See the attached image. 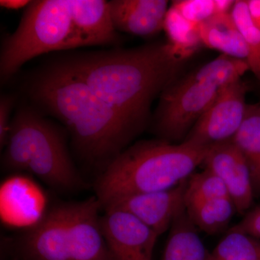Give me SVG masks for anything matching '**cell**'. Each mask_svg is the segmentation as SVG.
<instances>
[{
	"instance_id": "8",
	"label": "cell",
	"mask_w": 260,
	"mask_h": 260,
	"mask_svg": "<svg viewBox=\"0 0 260 260\" xmlns=\"http://www.w3.org/2000/svg\"><path fill=\"white\" fill-rule=\"evenodd\" d=\"M104 238L115 260H152L158 236L125 210L107 208L101 217Z\"/></svg>"
},
{
	"instance_id": "29",
	"label": "cell",
	"mask_w": 260,
	"mask_h": 260,
	"mask_svg": "<svg viewBox=\"0 0 260 260\" xmlns=\"http://www.w3.org/2000/svg\"><path fill=\"white\" fill-rule=\"evenodd\" d=\"M30 2L28 0H1L0 5L8 10H17L26 8Z\"/></svg>"
},
{
	"instance_id": "6",
	"label": "cell",
	"mask_w": 260,
	"mask_h": 260,
	"mask_svg": "<svg viewBox=\"0 0 260 260\" xmlns=\"http://www.w3.org/2000/svg\"><path fill=\"white\" fill-rule=\"evenodd\" d=\"M219 89L205 83L180 80L173 83L160 95L155 130L161 140H180L208 110Z\"/></svg>"
},
{
	"instance_id": "27",
	"label": "cell",
	"mask_w": 260,
	"mask_h": 260,
	"mask_svg": "<svg viewBox=\"0 0 260 260\" xmlns=\"http://www.w3.org/2000/svg\"><path fill=\"white\" fill-rule=\"evenodd\" d=\"M246 4L251 19L260 28V0H247Z\"/></svg>"
},
{
	"instance_id": "25",
	"label": "cell",
	"mask_w": 260,
	"mask_h": 260,
	"mask_svg": "<svg viewBox=\"0 0 260 260\" xmlns=\"http://www.w3.org/2000/svg\"><path fill=\"white\" fill-rule=\"evenodd\" d=\"M15 104V97L11 95H3L0 99V146L4 148L9 137L12 120V109Z\"/></svg>"
},
{
	"instance_id": "22",
	"label": "cell",
	"mask_w": 260,
	"mask_h": 260,
	"mask_svg": "<svg viewBox=\"0 0 260 260\" xmlns=\"http://www.w3.org/2000/svg\"><path fill=\"white\" fill-rule=\"evenodd\" d=\"M232 15L245 42L248 51L246 61L260 81V28L251 19L246 1H236Z\"/></svg>"
},
{
	"instance_id": "12",
	"label": "cell",
	"mask_w": 260,
	"mask_h": 260,
	"mask_svg": "<svg viewBox=\"0 0 260 260\" xmlns=\"http://www.w3.org/2000/svg\"><path fill=\"white\" fill-rule=\"evenodd\" d=\"M203 165L223 181L237 213L250 208L254 192L250 169L232 140L212 147Z\"/></svg>"
},
{
	"instance_id": "24",
	"label": "cell",
	"mask_w": 260,
	"mask_h": 260,
	"mask_svg": "<svg viewBox=\"0 0 260 260\" xmlns=\"http://www.w3.org/2000/svg\"><path fill=\"white\" fill-rule=\"evenodd\" d=\"M172 6L186 20L199 25L215 15V0H179L173 2Z\"/></svg>"
},
{
	"instance_id": "23",
	"label": "cell",
	"mask_w": 260,
	"mask_h": 260,
	"mask_svg": "<svg viewBox=\"0 0 260 260\" xmlns=\"http://www.w3.org/2000/svg\"><path fill=\"white\" fill-rule=\"evenodd\" d=\"M229 197L223 181L208 169L194 173L188 179L186 205ZM230 198V197H229Z\"/></svg>"
},
{
	"instance_id": "15",
	"label": "cell",
	"mask_w": 260,
	"mask_h": 260,
	"mask_svg": "<svg viewBox=\"0 0 260 260\" xmlns=\"http://www.w3.org/2000/svg\"><path fill=\"white\" fill-rule=\"evenodd\" d=\"M200 35L203 45L220 51L222 54L247 59L245 42L232 13L214 15L200 24Z\"/></svg>"
},
{
	"instance_id": "2",
	"label": "cell",
	"mask_w": 260,
	"mask_h": 260,
	"mask_svg": "<svg viewBox=\"0 0 260 260\" xmlns=\"http://www.w3.org/2000/svg\"><path fill=\"white\" fill-rule=\"evenodd\" d=\"M28 96L69 129L77 153L93 164H105L121 153L137 133L88 84L56 60L29 80Z\"/></svg>"
},
{
	"instance_id": "9",
	"label": "cell",
	"mask_w": 260,
	"mask_h": 260,
	"mask_svg": "<svg viewBox=\"0 0 260 260\" xmlns=\"http://www.w3.org/2000/svg\"><path fill=\"white\" fill-rule=\"evenodd\" d=\"M70 204L52 208L20 239L18 260H70Z\"/></svg>"
},
{
	"instance_id": "1",
	"label": "cell",
	"mask_w": 260,
	"mask_h": 260,
	"mask_svg": "<svg viewBox=\"0 0 260 260\" xmlns=\"http://www.w3.org/2000/svg\"><path fill=\"white\" fill-rule=\"evenodd\" d=\"M88 84L137 134L152 103L174 83L184 59L169 44L78 53L58 60Z\"/></svg>"
},
{
	"instance_id": "18",
	"label": "cell",
	"mask_w": 260,
	"mask_h": 260,
	"mask_svg": "<svg viewBox=\"0 0 260 260\" xmlns=\"http://www.w3.org/2000/svg\"><path fill=\"white\" fill-rule=\"evenodd\" d=\"M236 212L229 197L186 205V213L191 223L210 235L226 229Z\"/></svg>"
},
{
	"instance_id": "21",
	"label": "cell",
	"mask_w": 260,
	"mask_h": 260,
	"mask_svg": "<svg viewBox=\"0 0 260 260\" xmlns=\"http://www.w3.org/2000/svg\"><path fill=\"white\" fill-rule=\"evenodd\" d=\"M206 260H260V239L229 229Z\"/></svg>"
},
{
	"instance_id": "11",
	"label": "cell",
	"mask_w": 260,
	"mask_h": 260,
	"mask_svg": "<svg viewBox=\"0 0 260 260\" xmlns=\"http://www.w3.org/2000/svg\"><path fill=\"white\" fill-rule=\"evenodd\" d=\"M96 198L70 204V260H115L103 234Z\"/></svg>"
},
{
	"instance_id": "16",
	"label": "cell",
	"mask_w": 260,
	"mask_h": 260,
	"mask_svg": "<svg viewBox=\"0 0 260 260\" xmlns=\"http://www.w3.org/2000/svg\"><path fill=\"white\" fill-rule=\"evenodd\" d=\"M162 260H206L208 251L185 211L171 227Z\"/></svg>"
},
{
	"instance_id": "26",
	"label": "cell",
	"mask_w": 260,
	"mask_h": 260,
	"mask_svg": "<svg viewBox=\"0 0 260 260\" xmlns=\"http://www.w3.org/2000/svg\"><path fill=\"white\" fill-rule=\"evenodd\" d=\"M230 229L245 233L260 239V205L246 214L242 221Z\"/></svg>"
},
{
	"instance_id": "14",
	"label": "cell",
	"mask_w": 260,
	"mask_h": 260,
	"mask_svg": "<svg viewBox=\"0 0 260 260\" xmlns=\"http://www.w3.org/2000/svg\"><path fill=\"white\" fill-rule=\"evenodd\" d=\"M72 18L86 47L114 45L119 43L109 2L105 0H68Z\"/></svg>"
},
{
	"instance_id": "7",
	"label": "cell",
	"mask_w": 260,
	"mask_h": 260,
	"mask_svg": "<svg viewBox=\"0 0 260 260\" xmlns=\"http://www.w3.org/2000/svg\"><path fill=\"white\" fill-rule=\"evenodd\" d=\"M247 90V85L242 80L219 89L211 105L184 141L205 148L232 141L245 116Z\"/></svg>"
},
{
	"instance_id": "4",
	"label": "cell",
	"mask_w": 260,
	"mask_h": 260,
	"mask_svg": "<svg viewBox=\"0 0 260 260\" xmlns=\"http://www.w3.org/2000/svg\"><path fill=\"white\" fill-rule=\"evenodd\" d=\"M5 148L2 160L7 170L31 172L61 190H72L82 184L62 132L34 108H18Z\"/></svg>"
},
{
	"instance_id": "20",
	"label": "cell",
	"mask_w": 260,
	"mask_h": 260,
	"mask_svg": "<svg viewBox=\"0 0 260 260\" xmlns=\"http://www.w3.org/2000/svg\"><path fill=\"white\" fill-rule=\"evenodd\" d=\"M164 30L169 39L168 44L174 53L184 60L203 45L200 25L186 20L172 6L168 10L164 19Z\"/></svg>"
},
{
	"instance_id": "13",
	"label": "cell",
	"mask_w": 260,
	"mask_h": 260,
	"mask_svg": "<svg viewBox=\"0 0 260 260\" xmlns=\"http://www.w3.org/2000/svg\"><path fill=\"white\" fill-rule=\"evenodd\" d=\"M114 28L139 37H151L164 29L169 10L165 0H112L109 1Z\"/></svg>"
},
{
	"instance_id": "3",
	"label": "cell",
	"mask_w": 260,
	"mask_h": 260,
	"mask_svg": "<svg viewBox=\"0 0 260 260\" xmlns=\"http://www.w3.org/2000/svg\"><path fill=\"white\" fill-rule=\"evenodd\" d=\"M210 148L187 141L138 142L104 167L95 181V198L104 208L124 197L174 187L203 165Z\"/></svg>"
},
{
	"instance_id": "17",
	"label": "cell",
	"mask_w": 260,
	"mask_h": 260,
	"mask_svg": "<svg viewBox=\"0 0 260 260\" xmlns=\"http://www.w3.org/2000/svg\"><path fill=\"white\" fill-rule=\"evenodd\" d=\"M232 142L249 166L254 190L260 191V104L247 106L244 121Z\"/></svg>"
},
{
	"instance_id": "5",
	"label": "cell",
	"mask_w": 260,
	"mask_h": 260,
	"mask_svg": "<svg viewBox=\"0 0 260 260\" xmlns=\"http://www.w3.org/2000/svg\"><path fill=\"white\" fill-rule=\"evenodd\" d=\"M86 47L72 18L68 0H37L25 8L15 31L5 39L0 53L2 82L27 61L51 51Z\"/></svg>"
},
{
	"instance_id": "10",
	"label": "cell",
	"mask_w": 260,
	"mask_h": 260,
	"mask_svg": "<svg viewBox=\"0 0 260 260\" xmlns=\"http://www.w3.org/2000/svg\"><path fill=\"white\" fill-rule=\"evenodd\" d=\"M187 181L165 190L124 197L104 208H119L134 215L157 235L172 226L176 219L186 210Z\"/></svg>"
},
{
	"instance_id": "28",
	"label": "cell",
	"mask_w": 260,
	"mask_h": 260,
	"mask_svg": "<svg viewBox=\"0 0 260 260\" xmlns=\"http://www.w3.org/2000/svg\"><path fill=\"white\" fill-rule=\"evenodd\" d=\"M235 3L234 0H215V14L232 13Z\"/></svg>"
},
{
	"instance_id": "19",
	"label": "cell",
	"mask_w": 260,
	"mask_h": 260,
	"mask_svg": "<svg viewBox=\"0 0 260 260\" xmlns=\"http://www.w3.org/2000/svg\"><path fill=\"white\" fill-rule=\"evenodd\" d=\"M250 70L247 61L221 54L186 77V79L220 89L241 80Z\"/></svg>"
}]
</instances>
